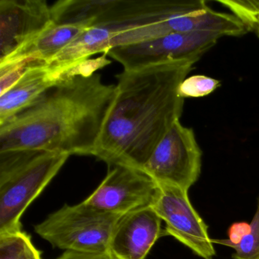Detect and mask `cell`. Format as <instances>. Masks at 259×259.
<instances>
[{
  "mask_svg": "<svg viewBox=\"0 0 259 259\" xmlns=\"http://www.w3.org/2000/svg\"><path fill=\"white\" fill-rule=\"evenodd\" d=\"M116 95V85L104 84L98 74L60 81L0 124V152L95 156Z\"/></svg>",
  "mask_w": 259,
  "mask_h": 259,
  "instance_id": "2",
  "label": "cell"
},
{
  "mask_svg": "<svg viewBox=\"0 0 259 259\" xmlns=\"http://www.w3.org/2000/svg\"><path fill=\"white\" fill-rule=\"evenodd\" d=\"M102 183L84 201L89 205L116 214L123 215L151 206L159 186L144 171L124 165H114Z\"/></svg>",
  "mask_w": 259,
  "mask_h": 259,
  "instance_id": "9",
  "label": "cell"
},
{
  "mask_svg": "<svg viewBox=\"0 0 259 259\" xmlns=\"http://www.w3.org/2000/svg\"><path fill=\"white\" fill-rule=\"evenodd\" d=\"M248 30H254L259 34V17L257 18L255 21L248 27Z\"/></svg>",
  "mask_w": 259,
  "mask_h": 259,
  "instance_id": "22",
  "label": "cell"
},
{
  "mask_svg": "<svg viewBox=\"0 0 259 259\" xmlns=\"http://www.w3.org/2000/svg\"><path fill=\"white\" fill-rule=\"evenodd\" d=\"M54 23L45 0L0 1V62L43 34Z\"/></svg>",
  "mask_w": 259,
  "mask_h": 259,
  "instance_id": "10",
  "label": "cell"
},
{
  "mask_svg": "<svg viewBox=\"0 0 259 259\" xmlns=\"http://www.w3.org/2000/svg\"><path fill=\"white\" fill-rule=\"evenodd\" d=\"M40 62L42 61L28 59L16 63L0 64V95L10 90L30 68Z\"/></svg>",
  "mask_w": 259,
  "mask_h": 259,
  "instance_id": "18",
  "label": "cell"
},
{
  "mask_svg": "<svg viewBox=\"0 0 259 259\" xmlns=\"http://www.w3.org/2000/svg\"><path fill=\"white\" fill-rule=\"evenodd\" d=\"M213 243L222 244L234 249L233 259H259V197L257 207L246 233L237 242L230 239H212Z\"/></svg>",
  "mask_w": 259,
  "mask_h": 259,
  "instance_id": "16",
  "label": "cell"
},
{
  "mask_svg": "<svg viewBox=\"0 0 259 259\" xmlns=\"http://www.w3.org/2000/svg\"><path fill=\"white\" fill-rule=\"evenodd\" d=\"M56 259H115L110 251H77L66 250L60 257Z\"/></svg>",
  "mask_w": 259,
  "mask_h": 259,
  "instance_id": "21",
  "label": "cell"
},
{
  "mask_svg": "<svg viewBox=\"0 0 259 259\" xmlns=\"http://www.w3.org/2000/svg\"><path fill=\"white\" fill-rule=\"evenodd\" d=\"M89 28L91 27L84 24L54 23L37 38L7 60L0 62V64L28 59L48 63Z\"/></svg>",
  "mask_w": 259,
  "mask_h": 259,
  "instance_id": "13",
  "label": "cell"
},
{
  "mask_svg": "<svg viewBox=\"0 0 259 259\" xmlns=\"http://www.w3.org/2000/svg\"><path fill=\"white\" fill-rule=\"evenodd\" d=\"M193 60H179L123 70L95 156L109 166L142 170L159 143L183 113L179 95Z\"/></svg>",
  "mask_w": 259,
  "mask_h": 259,
  "instance_id": "1",
  "label": "cell"
},
{
  "mask_svg": "<svg viewBox=\"0 0 259 259\" xmlns=\"http://www.w3.org/2000/svg\"><path fill=\"white\" fill-rule=\"evenodd\" d=\"M247 31L245 25L234 15L216 11L203 0H142L134 29L114 37L110 49L175 33L212 31L223 37H236L243 35Z\"/></svg>",
  "mask_w": 259,
  "mask_h": 259,
  "instance_id": "3",
  "label": "cell"
},
{
  "mask_svg": "<svg viewBox=\"0 0 259 259\" xmlns=\"http://www.w3.org/2000/svg\"><path fill=\"white\" fill-rule=\"evenodd\" d=\"M121 216L84 201L66 204L34 226V232L54 248L65 251H110L112 233Z\"/></svg>",
  "mask_w": 259,
  "mask_h": 259,
  "instance_id": "5",
  "label": "cell"
},
{
  "mask_svg": "<svg viewBox=\"0 0 259 259\" xmlns=\"http://www.w3.org/2000/svg\"><path fill=\"white\" fill-rule=\"evenodd\" d=\"M69 157L40 151L0 152V233L22 230L24 212Z\"/></svg>",
  "mask_w": 259,
  "mask_h": 259,
  "instance_id": "4",
  "label": "cell"
},
{
  "mask_svg": "<svg viewBox=\"0 0 259 259\" xmlns=\"http://www.w3.org/2000/svg\"><path fill=\"white\" fill-rule=\"evenodd\" d=\"M221 81L211 77L195 75L185 78L179 86L178 94L182 98H203L214 92Z\"/></svg>",
  "mask_w": 259,
  "mask_h": 259,
  "instance_id": "17",
  "label": "cell"
},
{
  "mask_svg": "<svg viewBox=\"0 0 259 259\" xmlns=\"http://www.w3.org/2000/svg\"><path fill=\"white\" fill-rule=\"evenodd\" d=\"M116 36L113 30L105 25H93L47 63V65L59 82V75L69 66L89 59L91 56L100 53L106 54L110 51V43Z\"/></svg>",
  "mask_w": 259,
  "mask_h": 259,
  "instance_id": "14",
  "label": "cell"
},
{
  "mask_svg": "<svg viewBox=\"0 0 259 259\" xmlns=\"http://www.w3.org/2000/svg\"><path fill=\"white\" fill-rule=\"evenodd\" d=\"M0 259H42L31 237L22 230L0 233Z\"/></svg>",
  "mask_w": 259,
  "mask_h": 259,
  "instance_id": "15",
  "label": "cell"
},
{
  "mask_svg": "<svg viewBox=\"0 0 259 259\" xmlns=\"http://www.w3.org/2000/svg\"><path fill=\"white\" fill-rule=\"evenodd\" d=\"M152 208L166 224L165 235L172 236L203 259H213L216 250L208 227L189 201L188 191L158 184Z\"/></svg>",
  "mask_w": 259,
  "mask_h": 259,
  "instance_id": "8",
  "label": "cell"
},
{
  "mask_svg": "<svg viewBox=\"0 0 259 259\" xmlns=\"http://www.w3.org/2000/svg\"><path fill=\"white\" fill-rule=\"evenodd\" d=\"M202 151L193 130L177 121L142 168L157 184L189 189L199 178Z\"/></svg>",
  "mask_w": 259,
  "mask_h": 259,
  "instance_id": "6",
  "label": "cell"
},
{
  "mask_svg": "<svg viewBox=\"0 0 259 259\" xmlns=\"http://www.w3.org/2000/svg\"><path fill=\"white\" fill-rule=\"evenodd\" d=\"M222 37L212 31L175 33L142 43L116 47L106 54L120 63L123 70L179 60L198 62Z\"/></svg>",
  "mask_w": 259,
  "mask_h": 259,
  "instance_id": "7",
  "label": "cell"
},
{
  "mask_svg": "<svg viewBox=\"0 0 259 259\" xmlns=\"http://www.w3.org/2000/svg\"><path fill=\"white\" fill-rule=\"evenodd\" d=\"M218 2L232 12V14L245 25L247 30L259 17V0H220Z\"/></svg>",
  "mask_w": 259,
  "mask_h": 259,
  "instance_id": "20",
  "label": "cell"
},
{
  "mask_svg": "<svg viewBox=\"0 0 259 259\" xmlns=\"http://www.w3.org/2000/svg\"><path fill=\"white\" fill-rule=\"evenodd\" d=\"M57 83L45 62L30 68L10 90L0 95V124L29 107Z\"/></svg>",
  "mask_w": 259,
  "mask_h": 259,
  "instance_id": "12",
  "label": "cell"
},
{
  "mask_svg": "<svg viewBox=\"0 0 259 259\" xmlns=\"http://www.w3.org/2000/svg\"><path fill=\"white\" fill-rule=\"evenodd\" d=\"M162 220L151 206L122 215L110 239V252L115 259H146L160 236Z\"/></svg>",
  "mask_w": 259,
  "mask_h": 259,
  "instance_id": "11",
  "label": "cell"
},
{
  "mask_svg": "<svg viewBox=\"0 0 259 259\" xmlns=\"http://www.w3.org/2000/svg\"><path fill=\"white\" fill-rule=\"evenodd\" d=\"M111 63L107 58V54H104L101 57L95 59H85L81 60L63 71L58 76L59 82L75 77H88L95 75L100 69H104Z\"/></svg>",
  "mask_w": 259,
  "mask_h": 259,
  "instance_id": "19",
  "label": "cell"
}]
</instances>
